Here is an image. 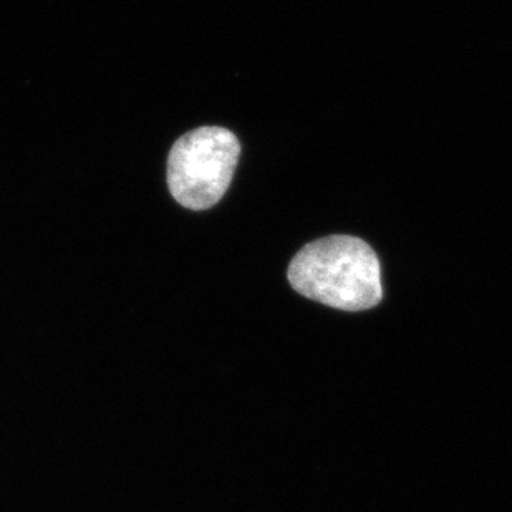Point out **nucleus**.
Wrapping results in <instances>:
<instances>
[{"mask_svg":"<svg viewBox=\"0 0 512 512\" xmlns=\"http://www.w3.org/2000/svg\"><path fill=\"white\" fill-rule=\"evenodd\" d=\"M290 287L304 299L347 314L382 304V264L360 237L329 236L300 249L287 269Z\"/></svg>","mask_w":512,"mask_h":512,"instance_id":"obj_1","label":"nucleus"},{"mask_svg":"<svg viewBox=\"0 0 512 512\" xmlns=\"http://www.w3.org/2000/svg\"><path fill=\"white\" fill-rule=\"evenodd\" d=\"M241 156L236 135L219 126H203L181 136L168 158V184L183 208L206 211L223 199Z\"/></svg>","mask_w":512,"mask_h":512,"instance_id":"obj_2","label":"nucleus"}]
</instances>
